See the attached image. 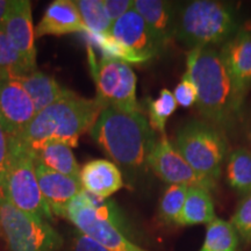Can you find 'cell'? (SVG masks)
Segmentation results:
<instances>
[{
    "instance_id": "12",
    "label": "cell",
    "mask_w": 251,
    "mask_h": 251,
    "mask_svg": "<svg viewBox=\"0 0 251 251\" xmlns=\"http://www.w3.org/2000/svg\"><path fill=\"white\" fill-rule=\"evenodd\" d=\"M5 34L18 50L30 72L36 70L35 29L31 17V4L28 0H12L4 27Z\"/></svg>"
},
{
    "instance_id": "27",
    "label": "cell",
    "mask_w": 251,
    "mask_h": 251,
    "mask_svg": "<svg viewBox=\"0 0 251 251\" xmlns=\"http://www.w3.org/2000/svg\"><path fill=\"white\" fill-rule=\"evenodd\" d=\"M187 186L184 185H169L162 194L159 201V216L165 224L177 225L180 213L186 200Z\"/></svg>"
},
{
    "instance_id": "16",
    "label": "cell",
    "mask_w": 251,
    "mask_h": 251,
    "mask_svg": "<svg viewBox=\"0 0 251 251\" xmlns=\"http://www.w3.org/2000/svg\"><path fill=\"white\" fill-rule=\"evenodd\" d=\"M79 181L85 192L107 199L124 187L122 174L107 159H93L80 169Z\"/></svg>"
},
{
    "instance_id": "31",
    "label": "cell",
    "mask_w": 251,
    "mask_h": 251,
    "mask_svg": "<svg viewBox=\"0 0 251 251\" xmlns=\"http://www.w3.org/2000/svg\"><path fill=\"white\" fill-rule=\"evenodd\" d=\"M103 6L113 24L128 11L133 9L134 0H103Z\"/></svg>"
},
{
    "instance_id": "24",
    "label": "cell",
    "mask_w": 251,
    "mask_h": 251,
    "mask_svg": "<svg viewBox=\"0 0 251 251\" xmlns=\"http://www.w3.org/2000/svg\"><path fill=\"white\" fill-rule=\"evenodd\" d=\"M87 43L91 46H97L101 50L102 57L114 61H120L127 64H143L147 63L142 57L137 56L135 52L131 51L125 47L122 43L119 42L112 36L111 33L106 34H93L86 31L85 33Z\"/></svg>"
},
{
    "instance_id": "20",
    "label": "cell",
    "mask_w": 251,
    "mask_h": 251,
    "mask_svg": "<svg viewBox=\"0 0 251 251\" xmlns=\"http://www.w3.org/2000/svg\"><path fill=\"white\" fill-rule=\"evenodd\" d=\"M34 158L50 170L79 178L80 168L71 148L61 142H46L30 150Z\"/></svg>"
},
{
    "instance_id": "17",
    "label": "cell",
    "mask_w": 251,
    "mask_h": 251,
    "mask_svg": "<svg viewBox=\"0 0 251 251\" xmlns=\"http://www.w3.org/2000/svg\"><path fill=\"white\" fill-rule=\"evenodd\" d=\"M87 31L78 9L71 0H55L48 6L35 28V37L45 35H65Z\"/></svg>"
},
{
    "instance_id": "1",
    "label": "cell",
    "mask_w": 251,
    "mask_h": 251,
    "mask_svg": "<svg viewBox=\"0 0 251 251\" xmlns=\"http://www.w3.org/2000/svg\"><path fill=\"white\" fill-rule=\"evenodd\" d=\"M186 74L197 87V106L205 121L224 130L231 129L244 99L240 96L220 50L213 47L191 49Z\"/></svg>"
},
{
    "instance_id": "25",
    "label": "cell",
    "mask_w": 251,
    "mask_h": 251,
    "mask_svg": "<svg viewBox=\"0 0 251 251\" xmlns=\"http://www.w3.org/2000/svg\"><path fill=\"white\" fill-rule=\"evenodd\" d=\"M74 2L89 33H111L113 24L103 6V0H77Z\"/></svg>"
},
{
    "instance_id": "28",
    "label": "cell",
    "mask_w": 251,
    "mask_h": 251,
    "mask_svg": "<svg viewBox=\"0 0 251 251\" xmlns=\"http://www.w3.org/2000/svg\"><path fill=\"white\" fill-rule=\"evenodd\" d=\"M149 124L155 131L165 134V126L168 119L176 112L178 105L174 93L170 90L163 89L158 98L149 100Z\"/></svg>"
},
{
    "instance_id": "30",
    "label": "cell",
    "mask_w": 251,
    "mask_h": 251,
    "mask_svg": "<svg viewBox=\"0 0 251 251\" xmlns=\"http://www.w3.org/2000/svg\"><path fill=\"white\" fill-rule=\"evenodd\" d=\"M174 97L177 101V105L184 108H190L197 105L198 92L197 87L191 79L190 76L185 72L178 85L175 87Z\"/></svg>"
},
{
    "instance_id": "3",
    "label": "cell",
    "mask_w": 251,
    "mask_h": 251,
    "mask_svg": "<svg viewBox=\"0 0 251 251\" xmlns=\"http://www.w3.org/2000/svg\"><path fill=\"white\" fill-rule=\"evenodd\" d=\"M103 108L97 99L83 98L70 90L58 101L36 113L17 140L29 150L46 142H61L74 148L80 135L93 127Z\"/></svg>"
},
{
    "instance_id": "26",
    "label": "cell",
    "mask_w": 251,
    "mask_h": 251,
    "mask_svg": "<svg viewBox=\"0 0 251 251\" xmlns=\"http://www.w3.org/2000/svg\"><path fill=\"white\" fill-rule=\"evenodd\" d=\"M30 74L18 50L14 48L2 28H0V78L18 79Z\"/></svg>"
},
{
    "instance_id": "11",
    "label": "cell",
    "mask_w": 251,
    "mask_h": 251,
    "mask_svg": "<svg viewBox=\"0 0 251 251\" xmlns=\"http://www.w3.org/2000/svg\"><path fill=\"white\" fill-rule=\"evenodd\" d=\"M35 115L34 103L21 81L0 78V124L6 134L17 139Z\"/></svg>"
},
{
    "instance_id": "23",
    "label": "cell",
    "mask_w": 251,
    "mask_h": 251,
    "mask_svg": "<svg viewBox=\"0 0 251 251\" xmlns=\"http://www.w3.org/2000/svg\"><path fill=\"white\" fill-rule=\"evenodd\" d=\"M238 234L230 222L214 219L207 226L205 241L199 251H237Z\"/></svg>"
},
{
    "instance_id": "33",
    "label": "cell",
    "mask_w": 251,
    "mask_h": 251,
    "mask_svg": "<svg viewBox=\"0 0 251 251\" xmlns=\"http://www.w3.org/2000/svg\"><path fill=\"white\" fill-rule=\"evenodd\" d=\"M9 149H11V137L6 134V131L0 124V188L4 184L6 169L9 158Z\"/></svg>"
},
{
    "instance_id": "21",
    "label": "cell",
    "mask_w": 251,
    "mask_h": 251,
    "mask_svg": "<svg viewBox=\"0 0 251 251\" xmlns=\"http://www.w3.org/2000/svg\"><path fill=\"white\" fill-rule=\"evenodd\" d=\"M215 219L214 203L211 191L202 187L188 188L183 211L180 213L177 225L194 226L211 224Z\"/></svg>"
},
{
    "instance_id": "22",
    "label": "cell",
    "mask_w": 251,
    "mask_h": 251,
    "mask_svg": "<svg viewBox=\"0 0 251 251\" xmlns=\"http://www.w3.org/2000/svg\"><path fill=\"white\" fill-rule=\"evenodd\" d=\"M227 183L237 193H251V151L237 148L229 153L226 166Z\"/></svg>"
},
{
    "instance_id": "2",
    "label": "cell",
    "mask_w": 251,
    "mask_h": 251,
    "mask_svg": "<svg viewBox=\"0 0 251 251\" xmlns=\"http://www.w3.org/2000/svg\"><path fill=\"white\" fill-rule=\"evenodd\" d=\"M92 139L117 164L129 171H142L155 146L156 131L140 111L122 112L105 107L90 129Z\"/></svg>"
},
{
    "instance_id": "8",
    "label": "cell",
    "mask_w": 251,
    "mask_h": 251,
    "mask_svg": "<svg viewBox=\"0 0 251 251\" xmlns=\"http://www.w3.org/2000/svg\"><path fill=\"white\" fill-rule=\"evenodd\" d=\"M91 74L97 86V100L103 107L122 112L140 111L136 99V75L127 63L96 58L93 47L87 43Z\"/></svg>"
},
{
    "instance_id": "9",
    "label": "cell",
    "mask_w": 251,
    "mask_h": 251,
    "mask_svg": "<svg viewBox=\"0 0 251 251\" xmlns=\"http://www.w3.org/2000/svg\"><path fill=\"white\" fill-rule=\"evenodd\" d=\"M67 219L76 226L78 231L89 235L109 251H147L109 222L99 219L85 191L78 193L69 203Z\"/></svg>"
},
{
    "instance_id": "34",
    "label": "cell",
    "mask_w": 251,
    "mask_h": 251,
    "mask_svg": "<svg viewBox=\"0 0 251 251\" xmlns=\"http://www.w3.org/2000/svg\"><path fill=\"white\" fill-rule=\"evenodd\" d=\"M11 5H12V0H0V28L4 27L5 20L6 18H7Z\"/></svg>"
},
{
    "instance_id": "4",
    "label": "cell",
    "mask_w": 251,
    "mask_h": 251,
    "mask_svg": "<svg viewBox=\"0 0 251 251\" xmlns=\"http://www.w3.org/2000/svg\"><path fill=\"white\" fill-rule=\"evenodd\" d=\"M240 30L231 5L216 0H193L177 9L175 37L187 48L224 46Z\"/></svg>"
},
{
    "instance_id": "19",
    "label": "cell",
    "mask_w": 251,
    "mask_h": 251,
    "mask_svg": "<svg viewBox=\"0 0 251 251\" xmlns=\"http://www.w3.org/2000/svg\"><path fill=\"white\" fill-rule=\"evenodd\" d=\"M20 81L30 97L36 113L58 101L70 91L62 87L52 77L37 70L26 75Z\"/></svg>"
},
{
    "instance_id": "14",
    "label": "cell",
    "mask_w": 251,
    "mask_h": 251,
    "mask_svg": "<svg viewBox=\"0 0 251 251\" xmlns=\"http://www.w3.org/2000/svg\"><path fill=\"white\" fill-rule=\"evenodd\" d=\"M40 190L52 215L67 218L69 203L83 191L79 178L69 177L50 170L34 158Z\"/></svg>"
},
{
    "instance_id": "7",
    "label": "cell",
    "mask_w": 251,
    "mask_h": 251,
    "mask_svg": "<svg viewBox=\"0 0 251 251\" xmlns=\"http://www.w3.org/2000/svg\"><path fill=\"white\" fill-rule=\"evenodd\" d=\"M0 229L11 251H58L63 238L46 220L20 211L0 188Z\"/></svg>"
},
{
    "instance_id": "35",
    "label": "cell",
    "mask_w": 251,
    "mask_h": 251,
    "mask_svg": "<svg viewBox=\"0 0 251 251\" xmlns=\"http://www.w3.org/2000/svg\"><path fill=\"white\" fill-rule=\"evenodd\" d=\"M248 140H249L250 149H251V125H250V128H249V133H248ZM250 151H251V150H250Z\"/></svg>"
},
{
    "instance_id": "18",
    "label": "cell",
    "mask_w": 251,
    "mask_h": 251,
    "mask_svg": "<svg viewBox=\"0 0 251 251\" xmlns=\"http://www.w3.org/2000/svg\"><path fill=\"white\" fill-rule=\"evenodd\" d=\"M139 13L163 48L175 37L177 6L164 0H134Z\"/></svg>"
},
{
    "instance_id": "10",
    "label": "cell",
    "mask_w": 251,
    "mask_h": 251,
    "mask_svg": "<svg viewBox=\"0 0 251 251\" xmlns=\"http://www.w3.org/2000/svg\"><path fill=\"white\" fill-rule=\"evenodd\" d=\"M148 166L159 179L170 185L202 187L208 191L215 188V181L198 175L165 134L157 139L149 156Z\"/></svg>"
},
{
    "instance_id": "5",
    "label": "cell",
    "mask_w": 251,
    "mask_h": 251,
    "mask_svg": "<svg viewBox=\"0 0 251 251\" xmlns=\"http://www.w3.org/2000/svg\"><path fill=\"white\" fill-rule=\"evenodd\" d=\"M175 147L198 175L216 183L228 152L220 128L205 120L187 121L176 134Z\"/></svg>"
},
{
    "instance_id": "6",
    "label": "cell",
    "mask_w": 251,
    "mask_h": 251,
    "mask_svg": "<svg viewBox=\"0 0 251 251\" xmlns=\"http://www.w3.org/2000/svg\"><path fill=\"white\" fill-rule=\"evenodd\" d=\"M1 188L9 201L26 214L46 221L54 218L41 193L33 153L13 137H11L9 158Z\"/></svg>"
},
{
    "instance_id": "32",
    "label": "cell",
    "mask_w": 251,
    "mask_h": 251,
    "mask_svg": "<svg viewBox=\"0 0 251 251\" xmlns=\"http://www.w3.org/2000/svg\"><path fill=\"white\" fill-rule=\"evenodd\" d=\"M71 251H109L105 247L101 246L98 241L90 237L89 235L80 233L72 238L71 243Z\"/></svg>"
},
{
    "instance_id": "13",
    "label": "cell",
    "mask_w": 251,
    "mask_h": 251,
    "mask_svg": "<svg viewBox=\"0 0 251 251\" xmlns=\"http://www.w3.org/2000/svg\"><path fill=\"white\" fill-rule=\"evenodd\" d=\"M111 34L146 62L157 57L164 49L134 7L113 23Z\"/></svg>"
},
{
    "instance_id": "29",
    "label": "cell",
    "mask_w": 251,
    "mask_h": 251,
    "mask_svg": "<svg viewBox=\"0 0 251 251\" xmlns=\"http://www.w3.org/2000/svg\"><path fill=\"white\" fill-rule=\"evenodd\" d=\"M231 225L237 231L238 236L244 241H251V193L244 196L242 201L237 206L236 212L231 219Z\"/></svg>"
},
{
    "instance_id": "15",
    "label": "cell",
    "mask_w": 251,
    "mask_h": 251,
    "mask_svg": "<svg viewBox=\"0 0 251 251\" xmlns=\"http://www.w3.org/2000/svg\"><path fill=\"white\" fill-rule=\"evenodd\" d=\"M238 94L246 99L251 87V29H241L220 49Z\"/></svg>"
}]
</instances>
